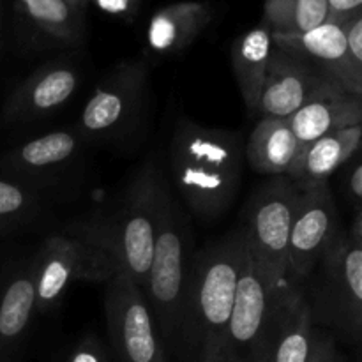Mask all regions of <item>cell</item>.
<instances>
[{"label": "cell", "mask_w": 362, "mask_h": 362, "mask_svg": "<svg viewBox=\"0 0 362 362\" xmlns=\"http://www.w3.org/2000/svg\"><path fill=\"white\" fill-rule=\"evenodd\" d=\"M244 247L239 228L194 253L175 336L187 362H221Z\"/></svg>", "instance_id": "obj_1"}, {"label": "cell", "mask_w": 362, "mask_h": 362, "mask_svg": "<svg viewBox=\"0 0 362 362\" xmlns=\"http://www.w3.org/2000/svg\"><path fill=\"white\" fill-rule=\"evenodd\" d=\"M244 138L219 127L180 119L170 141V173L180 198L197 218L225 214L240 186Z\"/></svg>", "instance_id": "obj_2"}, {"label": "cell", "mask_w": 362, "mask_h": 362, "mask_svg": "<svg viewBox=\"0 0 362 362\" xmlns=\"http://www.w3.org/2000/svg\"><path fill=\"white\" fill-rule=\"evenodd\" d=\"M165 184L154 159L144 163L122 198L108 214L71 228V233L95 244L113 264L115 274L136 283L144 292L154 247L159 193Z\"/></svg>", "instance_id": "obj_3"}, {"label": "cell", "mask_w": 362, "mask_h": 362, "mask_svg": "<svg viewBox=\"0 0 362 362\" xmlns=\"http://www.w3.org/2000/svg\"><path fill=\"white\" fill-rule=\"evenodd\" d=\"M189 218L165 180L159 193L154 247L144 293L163 343L175 346L180 310L194 258Z\"/></svg>", "instance_id": "obj_4"}, {"label": "cell", "mask_w": 362, "mask_h": 362, "mask_svg": "<svg viewBox=\"0 0 362 362\" xmlns=\"http://www.w3.org/2000/svg\"><path fill=\"white\" fill-rule=\"evenodd\" d=\"M317 281L308 299L313 322L359 343L362 331V211L341 230L317 265ZM308 297V296H306Z\"/></svg>", "instance_id": "obj_5"}, {"label": "cell", "mask_w": 362, "mask_h": 362, "mask_svg": "<svg viewBox=\"0 0 362 362\" xmlns=\"http://www.w3.org/2000/svg\"><path fill=\"white\" fill-rule=\"evenodd\" d=\"M300 189L286 175L271 177L255 191L243 226L246 246L262 281L272 292L288 290L286 264Z\"/></svg>", "instance_id": "obj_6"}, {"label": "cell", "mask_w": 362, "mask_h": 362, "mask_svg": "<svg viewBox=\"0 0 362 362\" xmlns=\"http://www.w3.org/2000/svg\"><path fill=\"white\" fill-rule=\"evenodd\" d=\"M148 92L145 60L117 64L85 103L74 129L85 141H115L127 136L147 110Z\"/></svg>", "instance_id": "obj_7"}, {"label": "cell", "mask_w": 362, "mask_h": 362, "mask_svg": "<svg viewBox=\"0 0 362 362\" xmlns=\"http://www.w3.org/2000/svg\"><path fill=\"white\" fill-rule=\"evenodd\" d=\"M290 290V288H288ZM288 290L272 292L244 247L235 304L223 346L221 362H265Z\"/></svg>", "instance_id": "obj_8"}, {"label": "cell", "mask_w": 362, "mask_h": 362, "mask_svg": "<svg viewBox=\"0 0 362 362\" xmlns=\"http://www.w3.org/2000/svg\"><path fill=\"white\" fill-rule=\"evenodd\" d=\"M30 271L37 313L55 310L74 281L106 283L115 276L113 264L95 244L71 232L46 237Z\"/></svg>", "instance_id": "obj_9"}, {"label": "cell", "mask_w": 362, "mask_h": 362, "mask_svg": "<svg viewBox=\"0 0 362 362\" xmlns=\"http://www.w3.org/2000/svg\"><path fill=\"white\" fill-rule=\"evenodd\" d=\"M105 315L117 362H168L147 297L122 274L106 281Z\"/></svg>", "instance_id": "obj_10"}, {"label": "cell", "mask_w": 362, "mask_h": 362, "mask_svg": "<svg viewBox=\"0 0 362 362\" xmlns=\"http://www.w3.org/2000/svg\"><path fill=\"white\" fill-rule=\"evenodd\" d=\"M341 230L338 207L327 184L300 191L288 240L286 281L290 288H299V283L313 274Z\"/></svg>", "instance_id": "obj_11"}, {"label": "cell", "mask_w": 362, "mask_h": 362, "mask_svg": "<svg viewBox=\"0 0 362 362\" xmlns=\"http://www.w3.org/2000/svg\"><path fill=\"white\" fill-rule=\"evenodd\" d=\"M85 144L76 129L35 136L0 158V177L42 194L69 175L80 163Z\"/></svg>", "instance_id": "obj_12"}, {"label": "cell", "mask_w": 362, "mask_h": 362, "mask_svg": "<svg viewBox=\"0 0 362 362\" xmlns=\"http://www.w3.org/2000/svg\"><path fill=\"white\" fill-rule=\"evenodd\" d=\"M81 85V69L66 59L48 60L32 71L7 95L2 108L6 126L46 119L62 110Z\"/></svg>", "instance_id": "obj_13"}, {"label": "cell", "mask_w": 362, "mask_h": 362, "mask_svg": "<svg viewBox=\"0 0 362 362\" xmlns=\"http://www.w3.org/2000/svg\"><path fill=\"white\" fill-rule=\"evenodd\" d=\"M334 90L341 88L317 67L274 46L255 115L288 119L308 101Z\"/></svg>", "instance_id": "obj_14"}, {"label": "cell", "mask_w": 362, "mask_h": 362, "mask_svg": "<svg viewBox=\"0 0 362 362\" xmlns=\"http://www.w3.org/2000/svg\"><path fill=\"white\" fill-rule=\"evenodd\" d=\"M272 41L276 48L317 67L341 90L362 95V71L350 62L345 32L339 25L325 21L303 34H272Z\"/></svg>", "instance_id": "obj_15"}, {"label": "cell", "mask_w": 362, "mask_h": 362, "mask_svg": "<svg viewBox=\"0 0 362 362\" xmlns=\"http://www.w3.org/2000/svg\"><path fill=\"white\" fill-rule=\"evenodd\" d=\"M34 49L73 48L85 37L83 13L67 0H14Z\"/></svg>", "instance_id": "obj_16"}, {"label": "cell", "mask_w": 362, "mask_h": 362, "mask_svg": "<svg viewBox=\"0 0 362 362\" xmlns=\"http://www.w3.org/2000/svg\"><path fill=\"white\" fill-rule=\"evenodd\" d=\"M212 7L202 0H180L152 14L145 32L147 52L170 57L184 52L212 21Z\"/></svg>", "instance_id": "obj_17"}, {"label": "cell", "mask_w": 362, "mask_h": 362, "mask_svg": "<svg viewBox=\"0 0 362 362\" xmlns=\"http://www.w3.org/2000/svg\"><path fill=\"white\" fill-rule=\"evenodd\" d=\"M30 264L16 269L0 292V362H14L34 320Z\"/></svg>", "instance_id": "obj_18"}, {"label": "cell", "mask_w": 362, "mask_h": 362, "mask_svg": "<svg viewBox=\"0 0 362 362\" xmlns=\"http://www.w3.org/2000/svg\"><path fill=\"white\" fill-rule=\"evenodd\" d=\"M361 98L345 90H334L300 106L288 117V124L300 147L334 133L339 127L362 124Z\"/></svg>", "instance_id": "obj_19"}, {"label": "cell", "mask_w": 362, "mask_h": 362, "mask_svg": "<svg viewBox=\"0 0 362 362\" xmlns=\"http://www.w3.org/2000/svg\"><path fill=\"white\" fill-rule=\"evenodd\" d=\"M299 151L300 145L288 119L262 117L244 141V156L251 168L269 177L286 175Z\"/></svg>", "instance_id": "obj_20"}, {"label": "cell", "mask_w": 362, "mask_h": 362, "mask_svg": "<svg viewBox=\"0 0 362 362\" xmlns=\"http://www.w3.org/2000/svg\"><path fill=\"white\" fill-rule=\"evenodd\" d=\"M274 52L272 32L262 21L232 42V69L247 112L255 115L258 98Z\"/></svg>", "instance_id": "obj_21"}, {"label": "cell", "mask_w": 362, "mask_h": 362, "mask_svg": "<svg viewBox=\"0 0 362 362\" xmlns=\"http://www.w3.org/2000/svg\"><path fill=\"white\" fill-rule=\"evenodd\" d=\"M313 334L315 322L306 293L290 288L265 362H308Z\"/></svg>", "instance_id": "obj_22"}, {"label": "cell", "mask_w": 362, "mask_h": 362, "mask_svg": "<svg viewBox=\"0 0 362 362\" xmlns=\"http://www.w3.org/2000/svg\"><path fill=\"white\" fill-rule=\"evenodd\" d=\"M338 168H341L339 145L332 134H327L300 147L286 177L303 191L327 184L329 177Z\"/></svg>", "instance_id": "obj_23"}, {"label": "cell", "mask_w": 362, "mask_h": 362, "mask_svg": "<svg viewBox=\"0 0 362 362\" xmlns=\"http://www.w3.org/2000/svg\"><path fill=\"white\" fill-rule=\"evenodd\" d=\"M265 25L272 34H303L327 21L325 0H265Z\"/></svg>", "instance_id": "obj_24"}, {"label": "cell", "mask_w": 362, "mask_h": 362, "mask_svg": "<svg viewBox=\"0 0 362 362\" xmlns=\"http://www.w3.org/2000/svg\"><path fill=\"white\" fill-rule=\"evenodd\" d=\"M45 214L41 193L0 177V235L21 232Z\"/></svg>", "instance_id": "obj_25"}, {"label": "cell", "mask_w": 362, "mask_h": 362, "mask_svg": "<svg viewBox=\"0 0 362 362\" xmlns=\"http://www.w3.org/2000/svg\"><path fill=\"white\" fill-rule=\"evenodd\" d=\"M66 362H110V359L98 336H85L69 350Z\"/></svg>", "instance_id": "obj_26"}, {"label": "cell", "mask_w": 362, "mask_h": 362, "mask_svg": "<svg viewBox=\"0 0 362 362\" xmlns=\"http://www.w3.org/2000/svg\"><path fill=\"white\" fill-rule=\"evenodd\" d=\"M339 145V154H341V166L352 161L356 156H359L361 136H362V124H352L336 129L331 133Z\"/></svg>", "instance_id": "obj_27"}, {"label": "cell", "mask_w": 362, "mask_h": 362, "mask_svg": "<svg viewBox=\"0 0 362 362\" xmlns=\"http://www.w3.org/2000/svg\"><path fill=\"white\" fill-rule=\"evenodd\" d=\"M345 32L346 53L356 69L362 71V14L341 25Z\"/></svg>", "instance_id": "obj_28"}, {"label": "cell", "mask_w": 362, "mask_h": 362, "mask_svg": "<svg viewBox=\"0 0 362 362\" xmlns=\"http://www.w3.org/2000/svg\"><path fill=\"white\" fill-rule=\"evenodd\" d=\"M90 6H94L95 9L108 14V16L131 21L138 14L140 0H90Z\"/></svg>", "instance_id": "obj_29"}, {"label": "cell", "mask_w": 362, "mask_h": 362, "mask_svg": "<svg viewBox=\"0 0 362 362\" xmlns=\"http://www.w3.org/2000/svg\"><path fill=\"white\" fill-rule=\"evenodd\" d=\"M346 168L345 173V193L350 204L356 207V211H361V200H362V165L359 156L352 159L350 163L343 165ZM341 166V168H343Z\"/></svg>", "instance_id": "obj_30"}, {"label": "cell", "mask_w": 362, "mask_h": 362, "mask_svg": "<svg viewBox=\"0 0 362 362\" xmlns=\"http://www.w3.org/2000/svg\"><path fill=\"white\" fill-rule=\"evenodd\" d=\"M325 4H327V21L339 27L362 14V0H325Z\"/></svg>", "instance_id": "obj_31"}, {"label": "cell", "mask_w": 362, "mask_h": 362, "mask_svg": "<svg viewBox=\"0 0 362 362\" xmlns=\"http://www.w3.org/2000/svg\"><path fill=\"white\" fill-rule=\"evenodd\" d=\"M308 362H343L339 356L338 349L334 345V339L331 336L318 332L315 329L313 334V346H311V354Z\"/></svg>", "instance_id": "obj_32"}, {"label": "cell", "mask_w": 362, "mask_h": 362, "mask_svg": "<svg viewBox=\"0 0 362 362\" xmlns=\"http://www.w3.org/2000/svg\"><path fill=\"white\" fill-rule=\"evenodd\" d=\"M67 2H69L74 9L81 11V13H85V9L90 6V0H67Z\"/></svg>", "instance_id": "obj_33"}, {"label": "cell", "mask_w": 362, "mask_h": 362, "mask_svg": "<svg viewBox=\"0 0 362 362\" xmlns=\"http://www.w3.org/2000/svg\"><path fill=\"white\" fill-rule=\"evenodd\" d=\"M0 57H2V6H0Z\"/></svg>", "instance_id": "obj_34"}]
</instances>
